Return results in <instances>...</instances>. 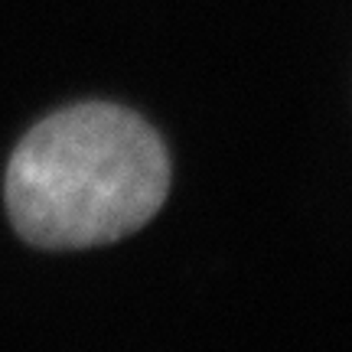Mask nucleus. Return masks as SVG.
<instances>
[{"label":"nucleus","instance_id":"nucleus-1","mask_svg":"<svg viewBox=\"0 0 352 352\" xmlns=\"http://www.w3.org/2000/svg\"><path fill=\"white\" fill-rule=\"evenodd\" d=\"M170 160L134 111L91 101L39 121L7 166V209L39 248H91L138 232L164 206Z\"/></svg>","mask_w":352,"mask_h":352}]
</instances>
